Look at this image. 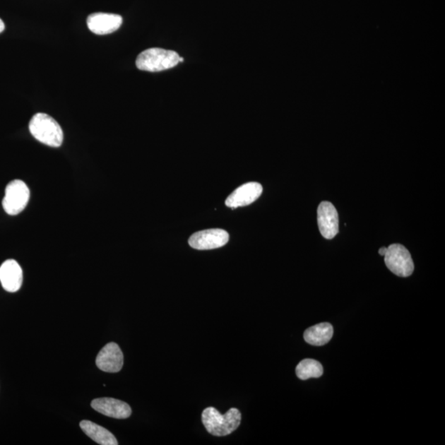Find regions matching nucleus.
<instances>
[{
	"instance_id": "nucleus-1",
	"label": "nucleus",
	"mask_w": 445,
	"mask_h": 445,
	"mask_svg": "<svg viewBox=\"0 0 445 445\" xmlns=\"http://www.w3.org/2000/svg\"><path fill=\"white\" fill-rule=\"evenodd\" d=\"M202 423L208 432L215 437H226L239 428L242 415L237 408H231L222 415L215 408L203 410Z\"/></svg>"
},
{
	"instance_id": "nucleus-2",
	"label": "nucleus",
	"mask_w": 445,
	"mask_h": 445,
	"mask_svg": "<svg viewBox=\"0 0 445 445\" xmlns=\"http://www.w3.org/2000/svg\"><path fill=\"white\" fill-rule=\"evenodd\" d=\"M29 131L39 142L49 147L61 146L64 133L61 126L52 117L44 113H37L29 122Z\"/></svg>"
},
{
	"instance_id": "nucleus-3",
	"label": "nucleus",
	"mask_w": 445,
	"mask_h": 445,
	"mask_svg": "<svg viewBox=\"0 0 445 445\" xmlns=\"http://www.w3.org/2000/svg\"><path fill=\"white\" fill-rule=\"evenodd\" d=\"M180 56L177 52L161 48L146 49L136 59L140 71L160 72L174 68L179 64Z\"/></svg>"
},
{
	"instance_id": "nucleus-4",
	"label": "nucleus",
	"mask_w": 445,
	"mask_h": 445,
	"mask_svg": "<svg viewBox=\"0 0 445 445\" xmlns=\"http://www.w3.org/2000/svg\"><path fill=\"white\" fill-rule=\"evenodd\" d=\"M30 199V190L21 180L9 182L3 200V207L9 215H17L24 210Z\"/></svg>"
},
{
	"instance_id": "nucleus-5",
	"label": "nucleus",
	"mask_w": 445,
	"mask_h": 445,
	"mask_svg": "<svg viewBox=\"0 0 445 445\" xmlns=\"http://www.w3.org/2000/svg\"><path fill=\"white\" fill-rule=\"evenodd\" d=\"M384 261L389 271L396 275L408 277L413 273L414 263L412 256L403 245H390L384 256Z\"/></svg>"
},
{
	"instance_id": "nucleus-6",
	"label": "nucleus",
	"mask_w": 445,
	"mask_h": 445,
	"mask_svg": "<svg viewBox=\"0 0 445 445\" xmlns=\"http://www.w3.org/2000/svg\"><path fill=\"white\" fill-rule=\"evenodd\" d=\"M229 240L230 235L225 230L211 229L192 235L188 244L197 250H211L225 246Z\"/></svg>"
},
{
	"instance_id": "nucleus-7",
	"label": "nucleus",
	"mask_w": 445,
	"mask_h": 445,
	"mask_svg": "<svg viewBox=\"0 0 445 445\" xmlns=\"http://www.w3.org/2000/svg\"><path fill=\"white\" fill-rule=\"evenodd\" d=\"M318 222L321 235L326 239H333L339 231L338 213L329 201H323L318 209Z\"/></svg>"
},
{
	"instance_id": "nucleus-8",
	"label": "nucleus",
	"mask_w": 445,
	"mask_h": 445,
	"mask_svg": "<svg viewBox=\"0 0 445 445\" xmlns=\"http://www.w3.org/2000/svg\"><path fill=\"white\" fill-rule=\"evenodd\" d=\"M122 351L115 343L107 344L98 353L96 364L99 369L107 373H117L123 367Z\"/></svg>"
},
{
	"instance_id": "nucleus-9",
	"label": "nucleus",
	"mask_w": 445,
	"mask_h": 445,
	"mask_svg": "<svg viewBox=\"0 0 445 445\" xmlns=\"http://www.w3.org/2000/svg\"><path fill=\"white\" fill-rule=\"evenodd\" d=\"M263 188L259 182H247L246 184L237 188V189L227 196L225 205L232 209L237 207L251 205L259 199Z\"/></svg>"
},
{
	"instance_id": "nucleus-10",
	"label": "nucleus",
	"mask_w": 445,
	"mask_h": 445,
	"mask_svg": "<svg viewBox=\"0 0 445 445\" xmlns=\"http://www.w3.org/2000/svg\"><path fill=\"white\" fill-rule=\"evenodd\" d=\"M123 19L120 15L96 13L89 15L88 28L97 35H107L117 31L121 26Z\"/></svg>"
},
{
	"instance_id": "nucleus-11",
	"label": "nucleus",
	"mask_w": 445,
	"mask_h": 445,
	"mask_svg": "<svg viewBox=\"0 0 445 445\" xmlns=\"http://www.w3.org/2000/svg\"><path fill=\"white\" fill-rule=\"evenodd\" d=\"M91 407L99 413L116 419H126L132 413L130 405L126 403L112 398L94 399Z\"/></svg>"
},
{
	"instance_id": "nucleus-12",
	"label": "nucleus",
	"mask_w": 445,
	"mask_h": 445,
	"mask_svg": "<svg viewBox=\"0 0 445 445\" xmlns=\"http://www.w3.org/2000/svg\"><path fill=\"white\" fill-rule=\"evenodd\" d=\"M23 280V270L16 261H5L0 266V282L5 290L17 292L21 288Z\"/></svg>"
},
{
	"instance_id": "nucleus-13",
	"label": "nucleus",
	"mask_w": 445,
	"mask_h": 445,
	"mask_svg": "<svg viewBox=\"0 0 445 445\" xmlns=\"http://www.w3.org/2000/svg\"><path fill=\"white\" fill-rule=\"evenodd\" d=\"M81 427L84 433L93 441L102 445H117L115 437L108 429L90 420H82Z\"/></svg>"
},
{
	"instance_id": "nucleus-14",
	"label": "nucleus",
	"mask_w": 445,
	"mask_h": 445,
	"mask_svg": "<svg viewBox=\"0 0 445 445\" xmlns=\"http://www.w3.org/2000/svg\"><path fill=\"white\" fill-rule=\"evenodd\" d=\"M333 336V326L328 323H323L307 329L304 338L307 343L321 346L328 343Z\"/></svg>"
},
{
	"instance_id": "nucleus-15",
	"label": "nucleus",
	"mask_w": 445,
	"mask_h": 445,
	"mask_svg": "<svg viewBox=\"0 0 445 445\" xmlns=\"http://www.w3.org/2000/svg\"><path fill=\"white\" fill-rule=\"evenodd\" d=\"M296 375L299 379L307 380L311 378H319L324 374V367L319 361L305 359L297 365Z\"/></svg>"
},
{
	"instance_id": "nucleus-16",
	"label": "nucleus",
	"mask_w": 445,
	"mask_h": 445,
	"mask_svg": "<svg viewBox=\"0 0 445 445\" xmlns=\"http://www.w3.org/2000/svg\"><path fill=\"white\" fill-rule=\"evenodd\" d=\"M387 250H388V247H381V249L379 251V255L384 256L386 254V252H387Z\"/></svg>"
},
{
	"instance_id": "nucleus-17",
	"label": "nucleus",
	"mask_w": 445,
	"mask_h": 445,
	"mask_svg": "<svg viewBox=\"0 0 445 445\" xmlns=\"http://www.w3.org/2000/svg\"><path fill=\"white\" fill-rule=\"evenodd\" d=\"M4 29H5L4 23L3 22V20L0 18V33H2L4 31Z\"/></svg>"
},
{
	"instance_id": "nucleus-18",
	"label": "nucleus",
	"mask_w": 445,
	"mask_h": 445,
	"mask_svg": "<svg viewBox=\"0 0 445 445\" xmlns=\"http://www.w3.org/2000/svg\"><path fill=\"white\" fill-rule=\"evenodd\" d=\"M182 61H184V59H183V58H182V57H180V59H179V62H182Z\"/></svg>"
}]
</instances>
